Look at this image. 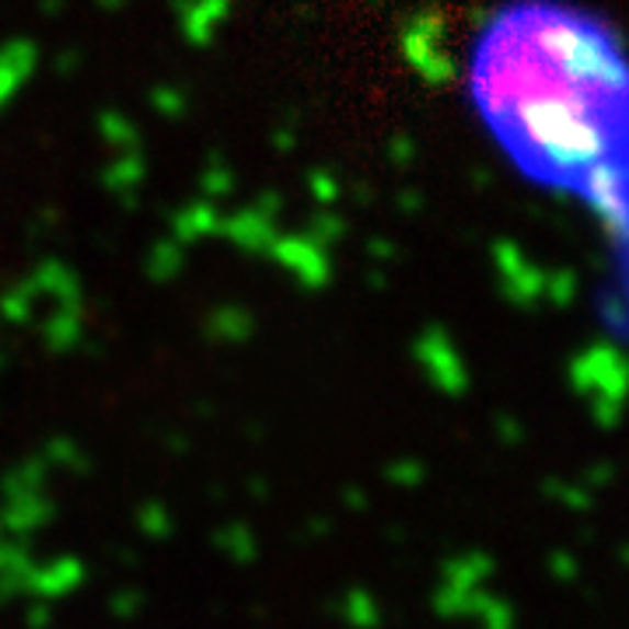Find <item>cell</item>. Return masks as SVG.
Wrapping results in <instances>:
<instances>
[{
	"instance_id": "cell-1",
	"label": "cell",
	"mask_w": 629,
	"mask_h": 629,
	"mask_svg": "<svg viewBox=\"0 0 629 629\" xmlns=\"http://www.w3.org/2000/svg\"><path fill=\"white\" fill-rule=\"evenodd\" d=\"M472 99L514 165L629 242V60L598 18L557 0L504 8L475 46Z\"/></svg>"
}]
</instances>
